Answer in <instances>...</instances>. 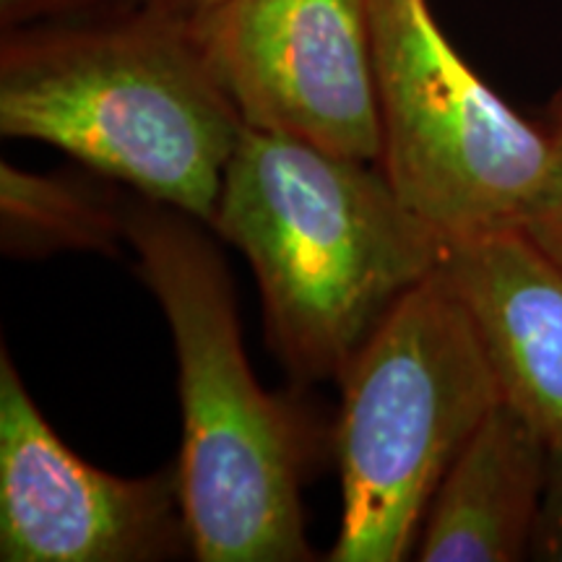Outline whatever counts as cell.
<instances>
[{
  "instance_id": "obj_1",
  "label": "cell",
  "mask_w": 562,
  "mask_h": 562,
  "mask_svg": "<svg viewBox=\"0 0 562 562\" xmlns=\"http://www.w3.org/2000/svg\"><path fill=\"white\" fill-rule=\"evenodd\" d=\"M245 123L193 21L117 0L0 40V133L66 151L211 227Z\"/></svg>"
},
{
  "instance_id": "obj_2",
  "label": "cell",
  "mask_w": 562,
  "mask_h": 562,
  "mask_svg": "<svg viewBox=\"0 0 562 562\" xmlns=\"http://www.w3.org/2000/svg\"><path fill=\"white\" fill-rule=\"evenodd\" d=\"M203 227L157 201L128 206L138 273L165 313L178 357V476L193 558L313 560L302 484L318 453V427L302 404L258 385L229 269Z\"/></svg>"
},
{
  "instance_id": "obj_3",
  "label": "cell",
  "mask_w": 562,
  "mask_h": 562,
  "mask_svg": "<svg viewBox=\"0 0 562 562\" xmlns=\"http://www.w3.org/2000/svg\"><path fill=\"white\" fill-rule=\"evenodd\" d=\"M211 229L248 258L273 349L300 383L339 378L448 250L378 161L252 128L232 154Z\"/></svg>"
},
{
  "instance_id": "obj_4",
  "label": "cell",
  "mask_w": 562,
  "mask_h": 562,
  "mask_svg": "<svg viewBox=\"0 0 562 562\" xmlns=\"http://www.w3.org/2000/svg\"><path fill=\"white\" fill-rule=\"evenodd\" d=\"M336 381L341 524L328 560H406L435 490L503 398L501 385L438 271L398 300Z\"/></svg>"
},
{
  "instance_id": "obj_5",
  "label": "cell",
  "mask_w": 562,
  "mask_h": 562,
  "mask_svg": "<svg viewBox=\"0 0 562 562\" xmlns=\"http://www.w3.org/2000/svg\"><path fill=\"white\" fill-rule=\"evenodd\" d=\"M381 167L398 201L451 248L524 229L552 159L533 128L474 74L427 0H370Z\"/></svg>"
},
{
  "instance_id": "obj_6",
  "label": "cell",
  "mask_w": 562,
  "mask_h": 562,
  "mask_svg": "<svg viewBox=\"0 0 562 562\" xmlns=\"http://www.w3.org/2000/svg\"><path fill=\"white\" fill-rule=\"evenodd\" d=\"M191 21L245 128L381 157L370 0H222Z\"/></svg>"
},
{
  "instance_id": "obj_7",
  "label": "cell",
  "mask_w": 562,
  "mask_h": 562,
  "mask_svg": "<svg viewBox=\"0 0 562 562\" xmlns=\"http://www.w3.org/2000/svg\"><path fill=\"white\" fill-rule=\"evenodd\" d=\"M191 550L178 463L115 476L74 453L0 349V560L157 562Z\"/></svg>"
},
{
  "instance_id": "obj_8",
  "label": "cell",
  "mask_w": 562,
  "mask_h": 562,
  "mask_svg": "<svg viewBox=\"0 0 562 562\" xmlns=\"http://www.w3.org/2000/svg\"><path fill=\"white\" fill-rule=\"evenodd\" d=\"M438 273L467 307L503 402L562 446V266L508 229L451 245Z\"/></svg>"
},
{
  "instance_id": "obj_9",
  "label": "cell",
  "mask_w": 562,
  "mask_h": 562,
  "mask_svg": "<svg viewBox=\"0 0 562 562\" xmlns=\"http://www.w3.org/2000/svg\"><path fill=\"white\" fill-rule=\"evenodd\" d=\"M550 442L516 406L497 402L456 456L422 524V562L529 558Z\"/></svg>"
},
{
  "instance_id": "obj_10",
  "label": "cell",
  "mask_w": 562,
  "mask_h": 562,
  "mask_svg": "<svg viewBox=\"0 0 562 562\" xmlns=\"http://www.w3.org/2000/svg\"><path fill=\"white\" fill-rule=\"evenodd\" d=\"M0 240L13 258L60 250L117 252L128 240V206L97 182L74 175L26 172L0 165Z\"/></svg>"
},
{
  "instance_id": "obj_11",
  "label": "cell",
  "mask_w": 562,
  "mask_h": 562,
  "mask_svg": "<svg viewBox=\"0 0 562 562\" xmlns=\"http://www.w3.org/2000/svg\"><path fill=\"white\" fill-rule=\"evenodd\" d=\"M552 159L547 180L524 222V232L562 266V115H554Z\"/></svg>"
},
{
  "instance_id": "obj_12",
  "label": "cell",
  "mask_w": 562,
  "mask_h": 562,
  "mask_svg": "<svg viewBox=\"0 0 562 562\" xmlns=\"http://www.w3.org/2000/svg\"><path fill=\"white\" fill-rule=\"evenodd\" d=\"M529 558L562 562V446H550Z\"/></svg>"
},
{
  "instance_id": "obj_13",
  "label": "cell",
  "mask_w": 562,
  "mask_h": 562,
  "mask_svg": "<svg viewBox=\"0 0 562 562\" xmlns=\"http://www.w3.org/2000/svg\"><path fill=\"white\" fill-rule=\"evenodd\" d=\"M110 0H0V24L3 30L34 24V21L74 16L102 9Z\"/></svg>"
},
{
  "instance_id": "obj_14",
  "label": "cell",
  "mask_w": 562,
  "mask_h": 562,
  "mask_svg": "<svg viewBox=\"0 0 562 562\" xmlns=\"http://www.w3.org/2000/svg\"><path fill=\"white\" fill-rule=\"evenodd\" d=\"M133 3H144V5H151V9H161V11L178 13V16L195 19L201 16V13H206L209 9H214V5L222 3V0H133Z\"/></svg>"
},
{
  "instance_id": "obj_15",
  "label": "cell",
  "mask_w": 562,
  "mask_h": 562,
  "mask_svg": "<svg viewBox=\"0 0 562 562\" xmlns=\"http://www.w3.org/2000/svg\"><path fill=\"white\" fill-rule=\"evenodd\" d=\"M550 110H552V117H554V115H562V89L558 91V94H554Z\"/></svg>"
}]
</instances>
